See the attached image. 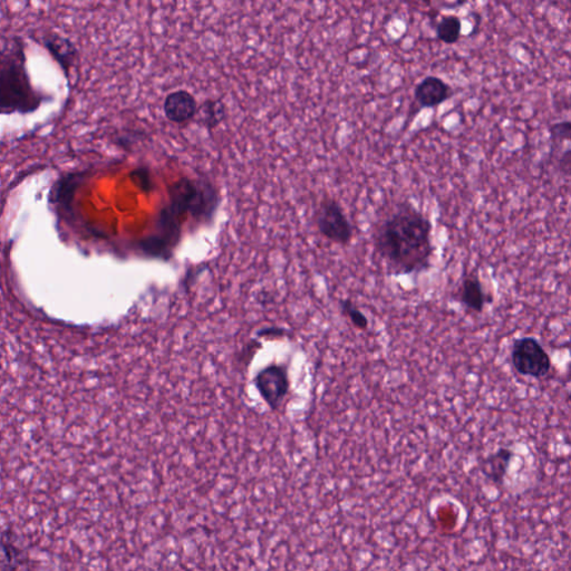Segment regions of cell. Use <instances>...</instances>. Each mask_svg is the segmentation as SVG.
<instances>
[{"label": "cell", "mask_w": 571, "mask_h": 571, "mask_svg": "<svg viewBox=\"0 0 571 571\" xmlns=\"http://www.w3.org/2000/svg\"><path fill=\"white\" fill-rule=\"evenodd\" d=\"M551 144L554 151L557 150L561 143H569L571 134V124L569 121L557 122L549 129Z\"/></svg>", "instance_id": "obj_16"}, {"label": "cell", "mask_w": 571, "mask_h": 571, "mask_svg": "<svg viewBox=\"0 0 571 571\" xmlns=\"http://www.w3.org/2000/svg\"><path fill=\"white\" fill-rule=\"evenodd\" d=\"M340 307L341 310L349 317L350 323L354 325L355 329L363 331L369 330L368 317L355 306L353 301L349 300H343L340 302Z\"/></svg>", "instance_id": "obj_15"}, {"label": "cell", "mask_w": 571, "mask_h": 571, "mask_svg": "<svg viewBox=\"0 0 571 571\" xmlns=\"http://www.w3.org/2000/svg\"><path fill=\"white\" fill-rule=\"evenodd\" d=\"M52 96L33 85L25 43L12 37L0 44V115L32 114Z\"/></svg>", "instance_id": "obj_2"}, {"label": "cell", "mask_w": 571, "mask_h": 571, "mask_svg": "<svg viewBox=\"0 0 571 571\" xmlns=\"http://www.w3.org/2000/svg\"><path fill=\"white\" fill-rule=\"evenodd\" d=\"M43 46L68 77L77 63L78 52L75 44L60 34L48 33L43 36Z\"/></svg>", "instance_id": "obj_8"}, {"label": "cell", "mask_w": 571, "mask_h": 571, "mask_svg": "<svg viewBox=\"0 0 571 571\" xmlns=\"http://www.w3.org/2000/svg\"><path fill=\"white\" fill-rule=\"evenodd\" d=\"M200 113H202L204 123L212 128V126H216L223 119L224 106L219 101H207L202 105Z\"/></svg>", "instance_id": "obj_14"}, {"label": "cell", "mask_w": 571, "mask_h": 571, "mask_svg": "<svg viewBox=\"0 0 571 571\" xmlns=\"http://www.w3.org/2000/svg\"><path fill=\"white\" fill-rule=\"evenodd\" d=\"M570 164H571V151L570 149H566L565 153L561 154L558 161V169L566 175V177H569L570 175Z\"/></svg>", "instance_id": "obj_17"}, {"label": "cell", "mask_w": 571, "mask_h": 571, "mask_svg": "<svg viewBox=\"0 0 571 571\" xmlns=\"http://www.w3.org/2000/svg\"><path fill=\"white\" fill-rule=\"evenodd\" d=\"M462 33L461 19L456 15H447L442 16L440 22L437 24V37L438 41L452 45L458 42Z\"/></svg>", "instance_id": "obj_13"}, {"label": "cell", "mask_w": 571, "mask_h": 571, "mask_svg": "<svg viewBox=\"0 0 571 571\" xmlns=\"http://www.w3.org/2000/svg\"><path fill=\"white\" fill-rule=\"evenodd\" d=\"M511 363L517 372L526 378L544 379L551 370L550 356L534 336H524L514 341Z\"/></svg>", "instance_id": "obj_4"}, {"label": "cell", "mask_w": 571, "mask_h": 571, "mask_svg": "<svg viewBox=\"0 0 571 571\" xmlns=\"http://www.w3.org/2000/svg\"><path fill=\"white\" fill-rule=\"evenodd\" d=\"M458 301L466 310L481 314L487 304L492 302L490 297L483 290L482 282L476 272L468 273L462 281L458 294Z\"/></svg>", "instance_id": "obj_10"}, {"label": "cell", "mask_w": 571, "mask_h": 571, "mask_svg": "<svg viewBox=\"0 0 571 571\" xmlns=\"http://www.w3.org/2000/svg\"><path fill=\"white\" fill-rule=\"evenodd\" d=\"M164 114L173 123L182 124L193 119L198 112V103L188 91L179 90L165 97Z\"/></svg>", "instance_id": "obj_9"}, {"label": "cell", "mask_w": 571, "mask_h": 571, "mask_svg": "<svg viewBox=\"0 0 571 571\" xmlns=\"http://www.w3.org/2000/svg\"><path fill=\"white\" fill-rule=\"evenodd\" d=\"M514 458L509 448H500L482 461L481 471L487 480L497 486L504 485L507 470Z\"/></svg>", "instance_id": "obj_11"}, {"label": "cell", "mask_w": 571, "mask_h": 571, "mask_svg": "<svg viewBox=\"0 0 571 571\" xmlns=\"http://www.w3.org/2000/svg\"><path fill=\"white\" fill-rule=\"evenodd\" d=\"M216 204V192L209 184L190 179L180 180L171 188L170 208L165 209L162 214L165 231L173 238L180 214L190 212L194 216H203L212 213Z\"/></svg>", "instance_id": "obj_3"}, {"label": "cell", "mask_w": 571, "mask_h": 571, "mask_svg": "<svg viewBox=\"0 0 571 571\" xmlns=\"http://www.w3.org/2000/svg\"><path fill=\"white\" fill-rule=\"evenodd\" d=\"M255 384L263 401L272 409L281 407L290 389L287 370L280 365H270L261 369L257 374Z\"/></svg>", "instance_id": "obj_6"}, {"label": "cell", "mask_w": 571, "mask_h": 571, "mask_svg": "<svg viewBox=\"0 0 571 571\" xmlns=\"http://www.w3.org/2000/svg\"><path fill=\"white\" fill-rule=\"evenodd\" d=\"M15 535L11 530L6 533L0 534V564H3V569L14 571L21 567L25 560L24 551L14 540Z\"/></svg>", "instance_id": "obj_12"}, {"label": "cell", "mask_w": 571, "mask_h": 571, "mask_svg": "<svg viewBox=\"0 0 571 571\" xmlns=\"http://www.w3.org/2000/svg\"><path fill=\"white\" fill-rule=\"evenodd\" d=\"M432 223L412 204H402L375 233V249L395 276L427 271L434 247Z\"/></svg>", "instance_id": "obj_1"}, {"label": "cell", "mask_w": 571, "mask_h": 571, "mask_svg": "<svg viewBox=\"0 0 571 571\" xmlns=\"http://www.w3.org/2000/svg\"><path fill=\"white\" fill-rule=\"evenodd\" d=\"M316 224L321 236L338 245H349L353 239V227L343 208L333 199H326L320 203L316 213Z\"/></svg>", "instance_id": "obj_5"}, {"label": "cell", "mask_w": 571, "mask_h": 571, "mask_svg": "<svg viewBox=\"0 0 571 571\" xmlns=\"http://www.w3.org/2000/svg\"><path fill=\"white\" fill-rule=\"evenodd\" d=\"M452 95V87L438 76L424 77L414 90V97L423 109H434L440 106Z\"/></svg>", "instance_id": "obj_7"}]
</instances>
